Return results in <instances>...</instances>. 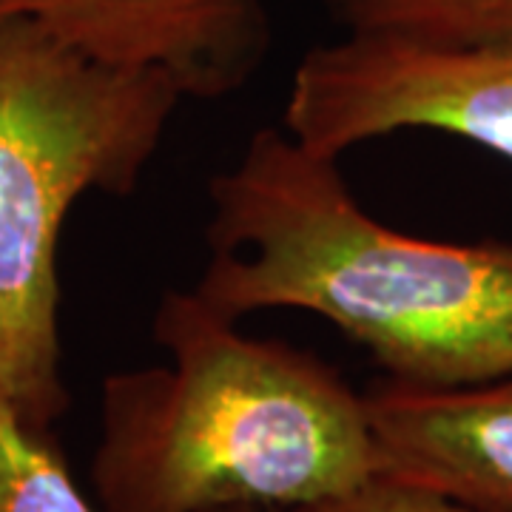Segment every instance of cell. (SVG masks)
I'll return each mask as SVG.
<instances>
[{
  "instance_id": "6",
  "label": "cell",
  "mask_w": 512,
  "mask_h": 512,
  "mask_svg": "<svg viewBox=\"0 0 512 512\" xmlns=\"http://www.w3.org/2000/svg\"><path fill=\"white\" fill-rule=\"evenodd\" d=\"M379 473L512 512V373L458 387L384 379L365 390Z\"/></svg>"
},
{
  "instance_id": "3",
  "label": "cell",
  "mask_w": 512,
  "mask_h": 512,
  "mask_svg": "<svg viewBox=\"0 0 512 512\" xmlns=\"http://www.w3.org/2000/svg\"><path fill=\"white\" fill-rule=\"evenodd\" d=\"M183 92L0 15V396L37 430L66 407L57 245L86 194H134Z\"/></svg>"
},
{
  "instance_id": "5",
  "label": "cell",
  "mask_w": 512,
  "mask_h": 512,
  "mask_svg": "<svg viewBox=\"0 0 512 512\" xmlns=\"http://www.w3.org/2000/svg\"><path fill=\"white\" fill-rule=\"evenodd\" d=\"M86 55L168 77L185 100L237 94L271 46L262 0H0Z\"/></svg>"
},
{
  "instance_id": "7",
  "label": "cell",
  "mask_w": 512,
  "mask_h": 512,
  "mask_svg": "<svg viewBox=\"0 0 512 512\" xmlns=\"http://www.w3.org/2000/svg\"><path fill=\"white\" fill-rule=\"evenodd\" d=\"M348 37L464 49L512 35V0H319Z\"/></svg>"
},
{
  "instance_id": "8",
  "label": "cell",
  "mask_w": 512,
  "mask_h": 512,
  "mask_svg": "<svg viewBox=\"0 0 512 512\" xmlns=\"http://www.w3.org/2000/svg\"><path fill=\"white\" fill-rule=\"evenodd\" d=\"M0 512H103L74 481L52 430H37L0 396Z\"/></svg>"
},
{
  "instance_id": "9",
  "label": "cell",
  "mask_w": 512,
  "mask_h": 512,
  "mask_svg": "<svg viewBox=\"0 0 512 512\" xmlns=\"http://www.w3.org/2000/svg\"><path fill=\"white\" fill-rule=\"evenodd\" d=\"M296 512H490L461 504L456 498L413 487L396 478L373 476L362 487L345 495H336L330 501L313 504Z\"/></svg>"
},
{
  "instance_id": "4",
  "label": "cell",
  "mask_w": 512,
  "mask_h": 512,
  "mask_svg": "<svg viewBox=\"0 0 512 512\" xmlns=\"http://www.w3.org/2000/svg\"><path fill=\"white\" fill-rule=\"evenodd\" d=\"M282 126L333 160L396 131H439L512 163V35L464 49L348 35L313 46Z\"/></svg>"
},
{
  "instance_id": "1",
  "label": "cell",
  "mask_w": 512,
  "mask_h": 512,
  "mask_svg": "<svg viewBox=\"0 0 512 512\" xmlns=\"http://www.w3.org/2000/svg\"><path fill=\"white\" fill-rule=\"evenodd\" d=\"M194 291L222 313L308 311L387 379L458 387L512 373V245L436 242L370 217L339 160L285 126L251 134L208 183Z\"/></svg>"
},
{
  "instance_id": "2",
  "label": "cell",
  "mask_w": 512,
  "mask_h": 512,
  "mask_svg": "<svg viewBox=\"0 0 512 512\" xmlns=\"http://www.w3.org/2000/svg\"><path fill=\"white\" fill-rule=\"evenodd\" d=\"M151 330L163 365L100 387L103 512H296L379 473L365 393L316 353L242 333L194 288L163 293Z\"/></svg>"
},
{
  "instance_id": "10",
  "label": "cell",
  "mask_w": 512,
  "mask_h": 512,
  "mask_svg": "<svg viewBox=\"0 0 512 512\" xmlns=\"http://www.w3.org/2000/svg\"><path fill=\"white\" fill-rule=\"evenodd\" d=\"M220 512H288V510H268V507H234V510H220Z\"/></svg>"
}]
</instances>
